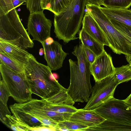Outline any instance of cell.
Wrapping results in <instances>:
<instances>
[{
    "label": "cell",
    "mask_w": 131,
    "mask_h": 131,
    "mask_svg": "<svg viewBox=\"0 0 131 131\" xmlns=\"http://www.w3.org/2000/svg\"><path fill=\"white\" fill-rule=\"evenodd\" d=\"M25 70L32 93L42 99L47 100L66 89L56 80L48 66L38 62L31 54Z\"/></svg>",
    "instance_id": "6da1fadb"
},
{
    "label": "cell",
    "mask_w": 131,
    "mask_h": 131,
    "mask_svg": "<svg viewBox=\"0 0 131 131\" xmlns=\"http://www.w3.org/2000/svg\"><path fill=\"white\" fill-rule=\"evenodd\" d=\"M86 0H71L67 7L58 15H54V32L59 40L68 43L78 38L85 14Z\"/></svg>",
    "instance_id": "7a4b0ae2"
},
{
    "label": "cell",
    "mask_w": 131,
    "mask_h": 131,
    "mask_svg": "<svg viewBox=\"0 0 131 131\" xmlns=\"http://www.w3.org/2000/svg\"><path fill=\"white\" fill-rule=\"evenodd\" d=\"M100 7L88 6L87 12L98 24L109 44V47L117 54H124L127 62H131V39L116 29Z\"/></svg>",
    "instance_id": "3957f363"
},
{
    "label": "cell",
    "mask_w": 131,
    "mask_h": 131,
    "mask_svg": "<svg viewBox=\"0 0 131 131\" xmlns=\"http://www.w3.org/2000/svg\"><path fill=\"white\" fill-rule=\"evenodd\" d=\"M70 71V83L67 92L75 102H87L92 93L90 82V63L84 59L77 62L69 60Z\"/></svg>",
    "instance_id": "277c9868"
},
{
    "label": "cell",
    "mask_w": 131,
    "mask_h": 131,
    "mask_svg": "<svg viewBox=\"0 0 131 131\" xmlns=\"http://www.w3.org/2000/svg\"><path fill=\"white\" fill-rule=\"evenodd\" d=\"M14 8L0 16V41L6 42L25 49L33 47L29 37Z\"/></svg>",
    "instance_id": "5b68a950"
},
{
    "label": "cell",
    "mask_w": 131,
    "mask_h": 131,
    "mask_svg": "<svg viewBox=\"0 0 131 131\" xmlns=\"http://www.w3.org/2000/svg\"><path fill=\"white\" fill-rule=\"evenodd\" d=\"M0 63L1 75L11 96L18 103H25L31 99L32 93L26 76Z\"/></svg>",
    "instance_id": "8992f818"
},
{
    "label": "cell",
    "mask_w": 131,
    "mask_h": 131,
    "mask_svg": "<svg viewBox=\"0 0 131 131\" xmlns=\"http://www.w3.org/2000/svg\"><path fill=\"white\" fill-rule=\"evenodd\" d=\"M10 108L23 111L37 118L46 126L55 128L61 119L60 113L51 111L47 105L45 99L32 98L22 103H15L9 106Z\"/></svg>",
    "instance_id": "52a82bcc"
},
{
    "label": "cell",
    "mask_w": 131,
    "mask_h": 131,
    "mask_svg": "<svg viewBox=\"0 0 131 131\" xmlns=\"http://www.w3.org/2000/svg\"><path fill=\"white\" fill-rule=\"evenodd\" d=\"M105 119L131 125V106L113 97L94 110Z\"/></svg>",
    "instance_id": "ba28073f"
},
{
    "label": "cell",
    "mask_w": 131,
    "mask_h": 131,
    "mask_svg": "<svg viewBox=\"0 0 131 131\" xmlns=\"http://www.w3.org/2000/svg\"><path fill=\"white\" fill-rule=\"evenodd\" d=\"M92 88L91 96L83 109L93 110L113 97L116 88L118 85L114 81L113 75L95 82Z\"/></svg>",
    "instance_id": "9c48e42d"
},
{
    "label": "cell",
    "mask_w": 131,
    "mask_h": 131,
    "mask_svg": "<svg viewBox=\"0 0 131 131\" xmlns=\"http://www.w3.org/2000/svg\"><path fill=\"white\" fill-rule=\"evenodd\" d=\"M52 22L45 16L43 11L30 13L27 23L28 33L33 37L32 40L41 43L50 36Z\"/></svg>",
    "instance_id": "30bf717a"
},
{
    "label": "cell",
    "mask_w": 131,
    "mask_h": 131,
    "mask_svg": "<svg viewBox=\"0 0 131 131\" xmlns=\"http://www.w3.org/2000/svg\"><path fill=\"white\" fill-rule=\"evenodd\" d=\"M115 69L111 57L105 51L96 56L94 62L90 64V68L91 74L95 82L113 75Z\"/></svg>",
    "instance_id": "8fae6325"
},
{
    "label": "cell",
    "mask_w": 131,
    "mask_h": 131,
    "mask_svg": "<svg viewBox=\"0 0 131 131\" xmlns=\"http://www.w3.org/2000/svg\"><path fill=\"white\" fill-rule=\"evenodd\" d=\"M41 44L44 50V58L51 71L61 68L68 54L63 50L61 45L56 41L50 45L46 44L45 41Z\"/></svg>",
    "instance_id": "7c38bea8"
},
{
    "label": "cell",
    "mask_w": 131,
    "mask_h": 131,
    "mask_svg": "<svg viewBox=\"0 0 131 131\" xmlns=\"http://www.w3.org/2000/svg\"><path fill=\"white\" fill-rule=\"evenodd\" d=\"M105 119L94 110L78 109L72 113L69 120L87 126L88 127L99 124L104 121Z\"/></svg>",
    "instance_id": "4fadbf2b"
},
{
    "label": "cell",
    "mask_w": 131,
    "mask_h": 131,
    "mask_svg": "<svg viewBox=\"0 0 131 131\" xmlns=\"http://www.w3.org/2000/svg\"><path fill=\"white\" fill-rule=\"evenodd\" d=\"M82 22V29L101 44L109 46V44L103 31L95 20L86 12Z\"/></svg>",
    "instance_id": "5bb4252c"
},
{
    "label": "cell",
    "mask_w": 131,
    "mask_h": 131,
    "mask_svg": "<svg viewBox=\"0 0 131 131\" xmlns=\"http://www.w3.org/2000/svg\"><path fill=\"white\" fill-rule=\"evenodd\" d=\"M0 52H4L25 67L31 54L25 49L9 43L0 41Z\"/></svg>",
    "instance_id": "9a60e30c"
},
{
    "label": "cell",
    "mask_w": 131,
    "mask_h": 131,
    "mask_svg": "<svg viewBox=\"0 0 131 131\" xmlns=\"http://www.w3.org/2000/svg\"><path fill=\"white\" fill-rule=\"evenodd\" d=\"M103 12L110 19L131 27V9H110L101 6Z\"/></svg>",
    "instance_id": "2e32d148"
},
{
    "label": "cell",
    "mask_w": 131,
    "mask_h": 131,
    "mask_svg": "<svg viewBox=\"0 0 131 131\" xmlns=\"http://www.w3.org/2000/svg\"><path fill=\"white\" fill-rule=\"evenodd\" d=\"M131 131V125L105 119L96 126L89 127L84 131Z\"/></svg>",
    "instance_id": "e0dca14e"
},
{
    "label": "cell",
    "mask_w": 131,
    "mask_h": 131,
    "mask_svg": "<svg viewBox=\"0 0 131 131\" xmlns=\"http://www.w3.org/2000/svg\"><path fill=\"white\" fill-rule=\"evenodd\" d=\"M79 39L84 48L89 49L98 56L105 51L104 45L99 43L82 29L79 31Z\"/></svg>",
    "instance_id": "ac0fdd59"
},
{
    "label": "cell",
    "mask_w": 131,
    "mask_h": 131,
    "mask_svg": "<svg viewBox=\"0 0 131 131\" xmlns=\"http://www.w3.org/2000/svg\"><path fill=\"white\" fill-rule=\"evenodd\" d=\"M10 109L13 115L28 128L30 131L33 128L46 126L37 118L29 114L12 108Z\"/></svg>",
    "instance_id": "d6986e66"
},
{
    "label": "cell",
    "mask_w": 131,
    "mask_h": 131,
    "mask_svg": "<svg viewBox=\"0 0 131 131\" xmlns=\"http://www.w3.org/2000/svg\"><path fill=\"white\" fill-rule=\"evenodd\" d=\"M0 62L23 76H26L25 67L4 52H0Z\"/></svg>",
    "instance_id": "ffe728a7"
},
{
    "label": "cell",
    "mask_w": 131,
    "mask_h": 131,
    "mask_svg": "<svg viewBox=\"0 0 131 131\" xmlns=\"http://www.w3.org/2000/svg\"><path fill=\"white\" fill-rule=\"evenodd\" d=\"M115 81L118 84L131 80V70L129 64L115 68L113 74Z\"/></svg>",
    "instance_id": "44dd1931"
},
{
    "label": "cell",
    "mask_w": 131,
    "mask_h": 131,
    "mask_svg": "<svg viewBox=\"0 0 131 131\" xmlns=\"http://www.w3.org/2000/svg\"><path fill=\"white\" fill-rule=\"evenodd\" d=\"M71 0H49L45 9L48 10L54 15H58L68 6Z\"/></svg>",
    "instance_id": "7402d4cb"
},
{
    "label": "cell",
    "mask_w": 131,
    "mask_h": 131,
    "mask_svg": "<svg viewBox=\"0 0 131 131\" xmlns=\"http://www.w3.org/2000/svg\"><path fill=\"white\" fill-rule=\"evenodd\" d=\"M47 100L55 104L71 106H73L75 102L68 94L67 89L61 90Z\"/></svg>",
    "instance_id": "603a6c76"
},
{
    "label": "cell",
    "mask_w": 131,
    "mask_h": 131,
    "mask_svg": "<svg viewBox=\"0 0 131 131\" xmlns=\"http://www.w3.org/2000/svg\"><path fill=\"white\" fill-rule=\"evenodd\" d=\"M88 127L87 126L81 124L67 120L58 123L56 128V131H84L86 128Z\"/></svg>",
    "instance_id": "cb8c5ba5"
},
{
    "label": "cell",
    "mask_w": 131,
    "mask_h": 131,
    "mask_svg": "<svg viewBox=\"0 0 131 131\" xmlns=\"http://www.w3.org/2000/svg\"><path fill=\"white\" fill-rule=\"evenodd\" d=\"M100 5L110 9H128L131 6V0H102Z\"/></svg>",
    "instance_id": "d4e9b609"
},
{
    "label": "cell",
    "mask_w": 131,
    "mask_h": 131,
    "mask_svg": "<svg viewBox=\"0 0 131 131\" xmlns=\"http://www.w3.org/2000/svg\"><path fill=\"white\" fill-rule=\"evenodd\" d=\"M26 2V0H0V16Z\"/></svg>",
    "instance_id": "484cf974"
},
{
    "label": "cell",
    "mask_w": 131,
    "mask_h": 131,
    "mask_svg": "<svg viewBox=\"0 0 131 131\" xmlns=\"http://www.w3.org/2000/svg\"><path fill=\"white\" fill-rule=\"evenodd\" d=\"M46 104L51 111L61 113L72 114L78 110L73 106L55 104L45 99Z\"/></svg>",
    "instance_id": "4316f807"
},
{
    "label": "cell",
    "mask_w": 131,
    "mask_h": 131,
    "mask_svg": "<svg viewBox=\"0 0 131 131\" xmlns=\"http://www.w3.org/2000/svg\"><path fill=\"white\" fill-rule=\"evenodd\" d=\"M48 0H26L25 5L30 13L43 11L42 8Z\"/></svg>",
    "instance_id": "83f0119b"
},
{
    "label": "cell",
    "mask_w": 131,
    "mask_h": 131,
    "mask_svg": "<svg viewBox=\"0 0 131 131\" xmlns=\"http://www.w3.org/2000/svg\"><path fill=\"white\" fill-rule=\"evenodd\" d=\"M6 116L8 119L10 128L16 131H30L29 128L18 120L14 115H8Z\"/></svg>",
    "instance_id": "f1b7e54d"
},
{
    "label": "cell",
    "mask_w": 131,
    "mask_h": 131,
    "mask_svg": "<svg viewBox=\"0 0 131 131\" xmlns=\"http://www.w3.org/2000/svg\"><path fill=\"white\" fill-rule=\"evenodd\" d=\"M7 105L4 104L0 101V119L1 121L8 127L10 128L8 119L6 116L7 115H11Z\"/></svg>",
    "instance_id": "f546056e"
},
{
    "label": "cell",
    "mask_w": 131,
    "mask_h": 131,
    "mask_svg": "<svg viewBox=\"0 0 131 131\" xmlns=\"http://www.w3.org/2000/svg\"><path fill=\"white\" fill-rule=\"evenodd\" d=\"M0 101L5 105H7L8 98L11 95L2 79H1L0 81Z\"/></svg>",
    "instance_id": "4dcf8cb0"
},
{
    "label": "cell",
    "mask_w": 131,
    "mask_h": 131,
    "mask_svg": "<svg viewBox=\"0 0 131 131\" xmlns=\"http://www.w3.org/2000/svg\"><path fill=\"white\" fill-rule=\"evenodd\" d=\"M110 20L116 29L131 39V27L113 20Z\"/></svg>",
    "instance_id": "1f68e13d"
},
{
    "label": "cell",
    "mask_w": 131,
    "mask_h": 131,
    "mask_svg": "<svg viewBox=\"0 0 131 131\" xmlns=\"http://www.w3.org/2000/svg\"><path fill=\"white\" fill-rule=\"evenodd\" d=\"M84 49L88 61L91 64L94 61L97 56L93 51L89 49L84 47Z\"/></svg>",
    "instance_id": "d6a6232c"
},
{
    "label": "cell",
    "mask_w": 131,
    "mask_h": 131,
    "mask_svg": "<svg viewBox=\"0 0 131 131\" xmlns=\"http://www.w3.org/2000/svg\"><path fill=\"white\" fill-rule=\"evenodd\" d=\"M102 0H86V5H94L101 7L100 4Z\"/></svg>",
    "instance_id": "836d02e7"
},
{
    "label": "cell",
    "mask_w": 131,
    "mask_h": 131,
    "mask_svg": "<svg viewBox=\"0 0 131 131\" xmlns=\"http://www.w3.org/2000/svg\"><path fill=\"white\" fill-rule=\"evenodd\" d=\"M54 41L53 39L50 37L47 38L45 42L46 44L50 45L52 44L53 42Z\"/></svg>",
    "instance_id": "e575fe53"
},
{
    "label": "cell",
    "mask_w": 131,
    "mask_h": 131,
    "mask_svg": "<svg viewBox=\"0 0 131 131\" xmlns=\"http://www.w3.org/2000/svg\"><path fill=\"white\" fill-rule=\"evenodd\" d=\"M124 100L127 103L131 105V93Z\"/></svg>",
    "instance_id": "d590c367"
},
{
    "label": "cell",
    "mask_w": 131,
    "mask_h": 131,
    "mask_svg": "<svg viewBox=\"0 0 131 131\" xmlns=\"http://www.w3.org/2000/svg\"><path fill=\"white\" fill-rule=\"evenodd\" d=\"M45 51L43 48H41L40 49L39 51V54L40 56H42L44 54Z\"/></svg>",
    "instance_id": "8d00e7d4"
},
{
    "label": "cell",
    "mask_w": 131,
    "mask_h": 131,
    "mask_svg": "<svg viewBox=\"0 0 131 131\" xmlns=\"http://www.w3.org/2000/svg\"><path fill=\"white\" fill-rule=\"evenodd\" d=\"M129 66L130 67V68L131 70V62H130V63H129Z\"/></svg>",
    "instance_id": "74e56055"
},
{
    "label": "cell",
    "mask_w": 131,
    "mask_h": 131,
    "mask_svg": "<svg viewBox=\"0 0 131 131\" xmlns=\"http://www.w3.org/2000/svg\"><path fill=\"white\" fill-rule=\"evenodd\" d=\"M131 106V105H130Z\"/></svg>",
    "instance_id": "f35d334b"
}]
</instances>
